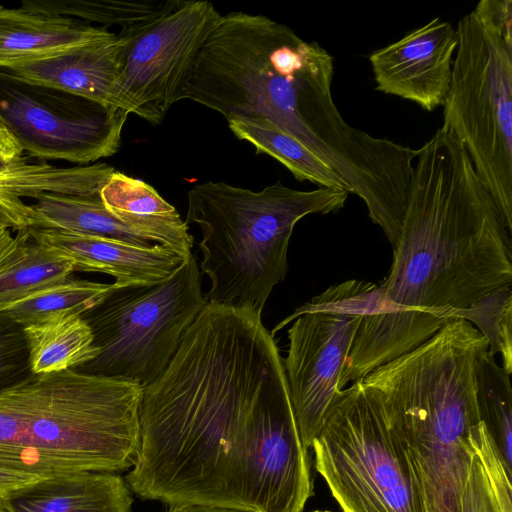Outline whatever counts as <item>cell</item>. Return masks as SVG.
<instances>
[{
  "mask_svg": "<svg viewBox=\"0 0 512 512\" xmlns=\"http://www.w3.org/2000/svg\"><path fill=\"white\" fill-rule=\"evenodd\" d=\"M332 56L267 16L221 15L197 52L178 100L225 117L261 118L330 166L368 208L397 190L409 147L352 127L332 97Z\"/></svg>",
  "mask_w": 512,
  "mask_h": 512,
  "instance_id": "3",
  "label": "cell"
},
{
  "mask_svg": "<svg viewBox=\"0 0 512 512\" xmlns=\"http://www.w3.org/2000/svg\"><path fill=\"white\" fill-rule=\"evenodd\" d=\"M206 0H174L129 35L114 106L159 124L178 100L184 79L219 17Z\"/></svg>",
  "mask_w": 512,
  "mask_h": 512,
  "instance_id": "12",
  "label": "cell"
},
{
  "mask_svg": "<svg viewBox=\"0 0 512 512\" xmlns=\"http://www.w3.org/2000/svg\"><path fill=\"white\" fill-rule=\"evenodd\" d=\"M63 182L62 168L30 163L26 157L0 156V226L20 231L31 227V209L23 198L54 193Z\"/></svg>",
  "mask_w": 512,
  "mask_h": 512,
  "instance_id": "24",
  "label": "cell"
},
{
  "mask_svg": "<svg viewBox=\"0 0 512 512\" xmlns=\"http://www.w3.org/2000/svg\"><path fill=\"white\" fill-rule=\"evenodd\" d=\"M27 230L32 240L69 258L75 271L101 272L114 277L115 288L163 282L181 269L190 257L160 244L141 246L58 229Z\"/></svg>",
  "mask_w": 512,
  "mask_h": 512,
  "instance_id": "15",
  "label": "cell"
},
{
  "mask_svg": "<svg viewBox=\"0 0 512 512\" xmlns=\"http://www.w3.org/2000/svg\"><path fill=\"white\" fill-rule=\"evenodd\" d=\"M0 512H15L10 500L0 496Z\"/></svg>",
  "mask_w": 512,
  "mask_h": 512,
  "instance_id": "34",
  "label": "cell"
},
{
  "mask_svg": "<svg viewBox=\"0 0 512 512\" xmlns=\"http://www.w3.org/2000/svg\"><path fill=\"white\" fill-rule=\"evenodd\" d=\"M312 512H331V511H327V510H315V511H312Z\"/></svg>",
  "mask_w": 512,
  "mask_h": 512,
  "instance_id": "35",
  "label": "cell"
},
{
  "mask_svg": "<svg viewBox=\"0 0 512 512\" xmlns=\"http://www.w3.org/2000/svg\"><path fill=\"white\" fill-rule=\"evenodd\" d=\"M380 305L363 316L338 388L416 348L466 309L512 285V226L462 143L440 128L420 149Z\"/></svg>",
  "mask_w": 512,
  "mask_h": 512,
  "instance_id": "2",
  "label": "cell"
},
{
  "mask_svg": "<svg viewBox=\"0 0 512 512\" xmlns=\"http://www.w3.org/2000/svg\"><path fill=\"white\" fill-rule=\"evenodd\" d=\"M127 46V37L112 33L39 55L0 59V70L115 107L114 91Z\"/></svg>",
  "mask_w": 512,
  "mask_h": 512,
  "instance_id": "14",
  "label": "cell"
},
{
  "mask_svg": "<svg viewBox=\"0 0 512 512\" xmlns=\"http://www.w3.org/2000/svg\"><path fill=\"white\" fill-rule=\"evenodd\" d=\"M29 206L32 212L31 228L58 229L118 239L141 246L153 245L114 217L100 198L43 193Z\"/></svg>",
  "mask_w": 512,
  "mask_h": 512,
  "instance_id": "19",
  "label": "cell"
},
{
  "mask_svg": "<svg viewBox=\"0 0 512 512\" xmlns=\"http://www.w3.org/2000/svg\"><path fill=\"white\" fill-rule=\"evenodd\" d=\"M34 375L76 369L99 353L91 328L78 314L62 315L24 327Z\"/></svg>",
  "mask_w": 512,
  "mask_h": 512,
  "instance_id": "20",
  "label": "cell"
},
{
  "mask_svg": "<svg viewBox=\"0 0 512 512\" xmlns=\"http://www.w3.org/2000/svg\"><path fill=\"white\" fill-rule=\"evenodd\" d=\"M174 0H31L21 8L45 14L82 19L118 26L121 35H129L165 12Z\"/></svg>",
  "mask_w": 512,
  "mask_h": 512,
  "instance_id": "26",
  "label": "cell"
},
{
  "mask_svg": "<svg viewBox=\"0 0 512 512\" xmlns=\"http://www.w3.org/2000/svg\"><path fill=\"white\" fill-rule=\"evenodd\" d=\"M488 347L474 325L453 319L361 381L406 453L425 512H459L471 457L470 433L482 422L477 362Z\"/></svg>",
  "mask_w": 512,
  "mask_h": 512,
  "instance_id": "4",
  "label": "cell"
},
{
  "mask_svg": "<svg viewBox=\"0 0 512 512\" xmlns=\"http://www.w3.org/2000/svg\"><path fill=\"white\" fill-rule=\"evenodd\" d=\"M311 448L343 512H425L406 453L361 381L336 394Z\"/></svg>",
  "mask_w": 512,
  "mask_h": 512,
  "instance_id": "8",
  "label": "cell"
},
{
  "mask_svg": "<svg viewBox=\"0 0 512 512\" xmlns=\"http://www.w3.org/2000/svg\"><path fill=\"white\" fill-rule=\"evenodd\" d=\"M510 376L494 355L484 351L476 369V399L481 421L508 473L512 474V388Z\"/></svg>",
  "mask_w": 512,
  "mask_h": 512,
  "instance_id": "27",
  "label": "cell"
},
{
  "mask_svg": "<svg viewBox=\"0 0 512 512\" xmlns=\"http://www.w3.org/2000/svg\"><path fill=\"white\" fill-rule=\"evenodd\" d=\"M32 375L24 327L0 311V393Z\"/></svg>",
  "mask_w": 512,
  "mask_h": 512,
  "instance_id": "29",
  "label": "cell"
},
{
  "mask_svg": "<svg viewBox=\"0 0 512 512\" xmlns=\"http://www.w3.org/2000/svg\"><path fill=\"white\" fill-rule=\"evenodd\" d=\"M143 388L64 370L0 393V463L53 477L129 470Z\"/></svg>",
  "mask_w": 512,
  "mask_h": 512,
  "instance_id": "5",
  "label": "cell"
},
{
  "mask_svg": "<svg viewBox=\"0 0 512 512\" xmlns=\"http://www.w3.org/2000/svg\"><path fill=\"white\" fill-rule=\"evenodd\" d=\"M9 500L15 512H131L133 503L124 478L102 471L46 478Z\"/></svg>",
  "mask_w": 512,
  "mask_h": 512,
  "instance_id": "16",
  "label": "cell"
},
{
  "mask_svg": "<svg viewBox=\"0 0 512 512\" xmlns=\"http://www.w3.org/2000/svg\"><path fill=\"white\" fill-rule=\"evenodd\" d=\"M349 193L318 187L302 191L276 182L252 191L208 181L189 190L186 224L201 232L200 266L210 279V303L261 316L274 287L288 272L287 253L296 223L310 214L341 210Z\"/></svg>",
  "mask_w": 512,
  "mask_h": 512,
  "instance_id": "6",
  "label": "cell"
},
{
  "mask_svg": "<svg viewBox=\"0 0 512 512\" xmlns=\"http://www.w3.org/2000/svg\"><path fill=\"white\" fill-rule=\"evenodd\" d=\"M99 197L118 220L152 243L189 257L193 237L175 207L146 182L114 171L102 185Z\"/></svg>",
  "mask_w": 512,
  "mask_h": 512,
  "instance_id": "17",
  "label": "cell"
},
{
  "mask_svg": "<svg viewBox=\"0 0 512 512\" xmlns=\"http://www.w3.org/2000/svg\"><path fill=\"white\" fill-rule=\"evenodd\" d=\"M139 425L124 480L143 500L303 512L313 495L283 359L250 310L206 304L143 388Z\"/></svg>",
  "mask_w": 512,
  "mask_h": 512,
  "instance_id": "1",
  "label": "cell"
},
{
  "mask_svg": "<svg viewBox=\"0 0 512 512\" xmlns=\"http://www.w3.org/2000/svg\"><path fill=\"white\" fill-rule=\"evenodd\" d=\"M128 113L0 70V119L23 153L89 163L114 155Z\"/></svg>",
  "mask_w": 512,
  "mask_h": 512,
  "instance_id": "11",
  "label": "cell"
},
{
  "mask_svg": "<svg viewBox=\"0 0 512 512\" xmlns=\"http://www.w3.org/2000/svg\"><path fill=\"white\" fill-rule=\"evenodd\" d=\"M228 126L239 140L252 144L256 153L267 154L282 163L297 180L351 193V188L330 166L270 121L238 117L230 119Z\"/></svg>",
  "mask_w": 512,
  "mask_h": 512,
  "instance_id": "21",
  "label": "cell"
},
{
  "mask_svg": "<svg viewBox=\"0 0 512 512\" xmlns=\"http://www.w3.org/2000/svg\"><path fill=\"white\" fill-rule=\"evenodd\" d=\"M112 33L74 18L0 6V59L39 55Z\"/></svg>",
  "mask_w": 512,
  "mask_h": 512,
  "instance_id": "18",
  "label": "cell"
},
{
  "mask_svg": "<svg viewBox=\"0 0 512 512\" xmlns=\"http://www.w3.org/2000/svg\"><path fill=\"white\" fill-rule=\"evenodd\" d=\"M512 285L502 286L470 307L456 311L453 318L472 323L488 340V351L500 353L502 367L512 373Z\"/></svg>",
  "mask_w": 512,
  "mask_h": 512,
  "instance_id": "28",
  "label": "cell"
},
{
  "mask_svg": "<svg viewBox=\"0 0 512 512\" xmlns=\"http://www.w3.org/2000/svg\"><path fill=\"white\" fill-rule=\"evenodd\" d=\"M457 43L456 28L436 17L375 50L369 61L376 90L415 102L428 112L443 106Z\"/></svg>",
  "mask_w": 512,
  "mask_h": 512,
  "instance_id": "13",
  "label": "cell"
},
{
  "mask_svg": "<svg viewBox=\"0 0 512 512\" xmlns=\"http://www.w3.org/2000/svg\"><path fill=\"white\" fill-rule=\"evenodd\" d=\"M16 237V246L0 263V308L64 280L75 271L69 258L32 240L27 229L17 231Z\"/></svg>",
  "mask_w": 512,
  "mask_h": 512,
  "instance_id": "22",
  "label": "cell"
},
{
  "mask_svg": "<svg viewBox=\"0 0 512 512\" xmlns=\"http://www.w3.org/2000/svg\"><path fill=\"white\" fill-rule=\"evenodd\" d=\"M114 288L113 284L68 277L2 307L0 311L27 327L62 315H82L97 306Z\"/></svg>",
  "mask_w": 512,
  "mask_h": 512,
  "instance_id": "25",
  "label": "cell"
},
{
  "mask_svg": "<svg viewBox=\"0 0 512 512\" xmlns=\"http://www.w3.org/2000/svg\"><path fill=\"white\" fill-rule=\"evenodd\" d=\"M207 303L193 254L163 282L114 288L81 315L99 353L74 370L145 388L166 369Z\"/></svg>",
  "mask_w": 512,
  "mask_h": 512,
  "instance_id": "9",
  "label": "cell"
},
{
  "mask_svg": "<svg viewBox=\"0 0 512 512\" xmlns=\"http://www.w3.org/2000/svg\"><path fill=\"white\" fill-rule=\"evenodd\" d=\"M0 156L13 160L23 156V151L0 119Z\"/></svg>",
  "mask_w": 512,
  "mask_h": 512,
  "instance_id": "31",
  "label": "cell"
},
{
  "mask_svg": "<svg viewBox=\"0 0 512 512\" xmlns=\"http://www.w3.org/2000/svg\"><path fill=\"white\" fill-rule=\"evenodd\" d=\"M379 285L348 280L324 292L279 322L288 330L283 359L288 390L304 445L311 448L326 413L340 391L339 379L363 316L377 311Z\"/></svg>",
  "mask_w": 512,
  "mask_h": 512,
  "instance_id": "10",
  "label": "cell"
},
{
  "mask_svg": "<svg viewBox=\"0 0 512 512\" xmlns=\"http://www.w3.org/2000/svg\"><path fill=\"white\" fill-rule=\"evenodd\" d=\"M471 457L459 512H512V474L483 422L470 433Z\"/></svg>",
  "mask_w": 512,
  "mask_h": 512,
  "instance_id": "23",
  "label": "cell"
},
{
  "mask_svg": "<svg viewBox=\"0 0 512 512\" xmlns=\"http://www.w3.org/2000/svg\"><path fill=\"white\" fill-rule=\"evenodd\" d=\"M166 512H249L239 509L211 506L204 504H175L169 505Z\"/></svg>",
  "mask_w": 512,
  "mask_h": 512,
  "instance_id": "32",
  "label": "cell"
},
{
  "mask_svg": "<svg viewBox=\"0 0 512 512\" xmlns=\"http://www.w3.org/2000/svg\"><path fill=\"white\" fill-rule=\"evenodd\" d=\"M17 244L9 229L0 226V263L11 253Z\"/></svg>",
  "mask_w": 512,
  "mask_h": 512,
  "instance_id": "33",
  "label": "cell"
},
{
  "mask_svg": "<svg viewBox=\"0 0 512 512\" xmlns=\"http://www.w3.org/2000/svg\"><path fill=\"white\" fill-rule=\"evenodd\" d=\"M443 125L512 226V1L482 0L456 27Z\"/></svg>",
  "mask_w": 512,
  "mask_h": 512,
  "instance_id": "7",
  "label": "cell"
},
{
  "mask_svg": "<svg viewBox=\"0 0 512 512\" xmlns=\"http://www.w3.org/2000/svg\"><path fill=\"white\" fill-rule=\"evenodd\" d=\"M46 478L50 477L0 463V496L10 499L18 492Z\"/></svg>",
  "mask_w": 512,
  "mask_h": 512,
  "instance_id": "30",
  "label": "cell"
}]
</instances>
